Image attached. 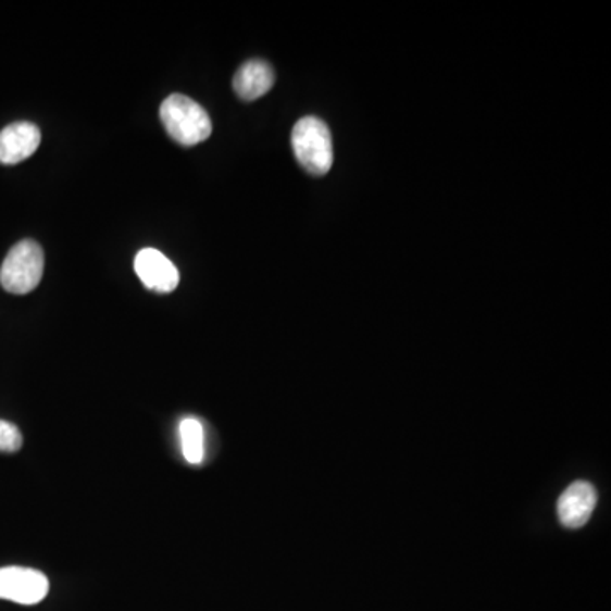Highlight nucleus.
<instances>
[{
    "label": "nucleus",
    "mask_w": 611,
    "mask_h": 611,
    "mask_svg": "<svg viewBox=\"0 0 611 611\" xmlns=\"http://www.w3.org/2000/svg\"><path fill=\"white\" fill-rule=\"evenodd\" d=\"M160 120L166 135L183 147L202 144L213 133V123L208 111L183 93L166 97L160 105Z\"/></svg>",
    "instance_id": "f257e3e1"
},
{
    "label": "nucleus",
    "mask_w": 611,
    "mask_h": 611,
    "mask_svg": "<svg viewBox=\"0 0 611 611\" xmlns=\"http://www.w3.org/2000/svg\"><path fill=\"white\" fill-rule=\"evenodd\" d=\"M290 141L299 165L308 174L316 177L328 174L333 165V141L328 126L322 120L314 116L299 120Z\"/></svg>",
    "instance_id": "f03ea898"
},
{
    "label": "nucleus",
    "mask_w": 611,
    "mask_h": 611,
    "mask_svg": "<svg viewBox=\"0 0 611 611\" xmlns=\"http://www.w3.org/2000/svg\"><path fill=\"white\" fill-rule=\"evenodd\" d=\"M43 272V248L35 240H23L5 257L0 267V284L11 295H27L39 286Z\"/></svg>",
    "instance_id": "7ed1b4c3"
},
{
    "label": "nucleus",
    "mask_w": 611,
    "mask_h": 611,
    "mask_svg": "<svg viewBox=\"0 0 611 611\" xmlns=\"http://www.w3.org/2000/svg\"><path fill=\"white\" fill-rule=\"evenodd\" d=\"M50 591V583L43 573L36 569H0V600L14 601L20 604H36L43 601Z\"/></svg>",
    "instance_id": "20e7f679"
},
{
    "label": "nucleus",
    "mask_w": 611,
    "mask_h": 611,
    "mask_svg": "<svg viewBox=\"0 0 611 611\" xmlns=\"http://www.w3.org/2000/svg\"><path fill=\"white\" fill-rule=\"evenodd\" d=\"M135 272L147 289L160 295L172 292L178 286L180 275L171 259L155 248H144L135 259Z\"/></svg>",
    "instance_id": "39448f33"
},
{
    "label": "nucleus",
    "mask_w": 611,
    "mask_h": 611,
    "mask_svg": "<svg viewBox=\"0 0 611 611\" xmlns=\"http://www.w3.org/2000/svg\"><path fill=\"white\" fill-rule=\"evenodd\" d=\"M41 132L38 126L27 121L9 124L0 132V163L16 165L24 162L38 150Z\"/></svg>",
    "instance_id": "423d86ee"
},
{
    "label": "nucleus",
    "mask_w": 611,
    "mask_h": 611,
    "mask_svg": "<svg viewBox=\"0 0 611 611\" xmlns=\"http://www.w3.org/2000/svg\"><path fill=\"white\" fill-rule=\"evenodd\" d=\"M596 489L591 484L579 481L574 483L562 492L559 499L558 513L562 525L568 528H581L591 519L596 507Z\"/></svg>",
    "instance_id": "0eeeda50"
},
{
    "label": "nucleus",
    "mask_w": 611,
    "mask_h": 611,
    "mask_svg": "<svg viewBox=\"0 0 611 611\" xmlns=\"http://www.w3.org/2000/svg\"><path fill=\"white\" fill-rule=\"evenodd\" d=\"M275 74L272 66L263 60H250L238 68L233 77V89L244 101L252 102L272 89Z\"/></svg>",
    "instance_id": "6e6552de"
},
{
    "label": "nucleus",
    "mask_w": 611,
    "mask_h": 611,
    "mask_svg": "<svg viewBox=\"0 0 611 611\" xmlns=\"http://www.w3.org/2000/svg\"><path fill=\"white\" fill-rule=\"evenodd\" d=\"M178 432H180L186 461L194 465L201 464L202 459H204V432H202L199 420H183V423L178 426Z\"/></svg>",
    "instance_id": "1a4fd4ad"
},
{
    "label": "nucleus",
    "mask_w": 611,
    "mask_h": 611,
    "mask_svg": "<svg viewBox=\"0 0 611 611\" xmlns=\"http://www.w3.org/2000/svg\"><path fill=\"white\" fill-rule=\"evenodd\" d=\"M23 447V435L12 423L0 420V452L14 453Z\"/></svg>",
    "instance_id": "9d476101"
}]
</instances>
